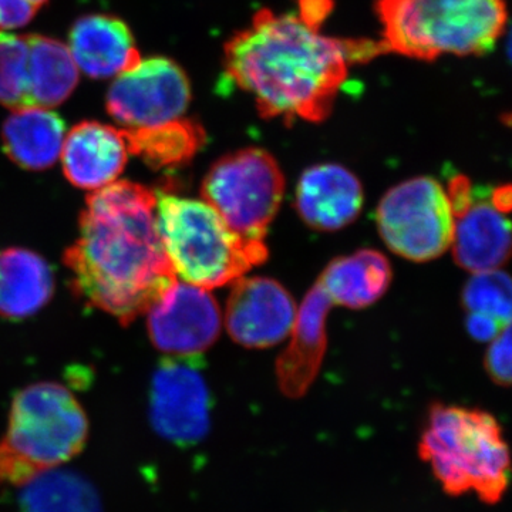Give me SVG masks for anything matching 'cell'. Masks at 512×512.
I'll return each instance as SVG.
<instances>
[{"mask_svg":"<svg viewBox=\"0 0 512 512\" xmlns=\"http://www.w3.org/2000/svg\"><path fill=\"white\" fill-rule=\"evenodd\" d=\"M382 42L338 39L298 15L259 10L228 40V79L254 97L264 119L320 123L328 119L352 64L386 55Z\"/></svg>","mask_w":512,"mask_h":512,"instance_id":"cell-1","label":"cell"},{"mask_svg":"<svg viewBox=\"0 0 512 512\" xmlns=\"http://www.w3.org/2000/svg\"><path fill=\"white\" fill-rule=\"evenodd\" d=\"M74 293L123 325L146 313L174 281L156 220V192L131 181L93 191L79 237L64 254Z\"/></svg>","mask_w":512,"mask_h":512,"instance_id":"cell-2","label":"cell"},{"mask_svg":"<svg viewBox=\"0 0 512 512\" xmlns=\"http://www.w3.org/2000/svg\"><path fill=\"white\" fill-rule=\"evenodd\" d=\"M419 454L447 494L473 493L487 504L503 500L510 481V451L500 423L490 413L434 404Z\"/></svg>","mask_w":512,"mask_h":512,"instance_id":"cell-3","label":"cell"},{"mask_svg":"<svg viewBox=\"0 0 512 512\" xmlns=\"http://www.w3.org/2000/svg\"><path fill=\"white\" fill-rule=\"evenodd\" d=\"M384 49L410 59L481 56L507 23L504 0H377Z\"/></svg>","mask_w":512,"mask_h":512,"instance_id":"cell-4","label":"cell"},{"mask_svg":"<svg viewBox=\"0 0 512 512\" xmlns=\"http://www.w3.org/2000/svg\"><path fill=\"white\" fill-rule=\"evenodd\" d=\"M156 220L171 268L187 284L221 288L268 258L265 242L239 237L204 200L158 191Z\"/></svg>","mask_w":512,"mask_h":512,"instance_id":"cell-5","label":"cell"},{"mask_svg":"<svg viewBox=\"0 0 512 512\" xmlns=\"http://www.w3.org/2000/svg\"><path fill=\"white\" fill-rule=\"evenodd\" d=\"M89 420L74 394L59 383L30 384L13 397L0 440V485H25L82 453Z\"/></svg>","mask_w":512,"mask_h":512,"instance_id":"cell-6","label":"cell"},{"mask_svg":"<svg viewBox=\"0 0 512 512\" xmlns=\"http://www.w3.org/2000/svg\"><path fill=\"white\" fill-rule=\"evenodd\" d=\"M284 188V174L274 156L264 148L248 147L212 164L201 195L239 237L265 242Z\"/></svg>","mask_w":512,"mask_h":512,"instance_id":"cell-7","label":"cell"},{"mask_svg":"<svg viewBox=\"0 0 512 512\" xmlns=\"http://www.w3.org/2000/svg\"><path fill=\"white\" fill-rule=\"evenodd\" d=\"M384 244L407 261L429 262L453 244L454 214L447 191L431 177L390 188L376 212Z\"/></svg>","mask_w":512,"mask_h":512,"instance_id":"cell-8","label":"cell"},{"mask_svg":"<svg viewBox=\"0 0 512 512\" xmlns=\"http://www.w3.org/2000/svg\"><path fill=\"white\" fill-rule=\"evenodd\" d=\"M191 99L183 67L168 57L154 56L116 77L107 92L106 109L124 128L151 127L183 117Z\"/></svg>","mask_w":512,"mask_h":512,"instance_id":"cell-9","label":"cell"},{"mask_svg":"<svg viewBox=\"0 0 512 512\" xmlns=\"http://www.w3.org/2000/svg\"><path fill=\"white\" fill-rule=\"evenodd\" d=\"M211 397L197 366V357H164L158 363L150 392L154 430L178 446H191L210 430Z\"/></svg>","mask_w":512,"mask_h":512,"instance_id":"cell-10","label":"cell"},{"mask_svg":"<svg viewBox=\"0 0 512 512\" xmlns=\"http://www.w3.org/2000/svg\"><path fill=\"white\" fill-rule=\"evenodd\" d=\"M454 214L453 248L457 265L471 274L494 271L508 261L511 224L491 192L473 187L467 177L457 175L447 191Z\"/></svg>","mask_w":512,"mask_h":512,"instance_id":"cell-11","label":"cell"},{"mask_svg":"<svg viewBox=\"0 0 512 512\" xmlns=\"http://www.w3.org/2000/svg\"><path fill=\"white\" fill-rule=\"evenodd\" d=\"M146 313L151 343L167 356H200L221 333L220 306L212 293L178 279Z\"/></svg>","mask_w":512,"mask_h":512,"instance_id":"cell-12","label":"cell"},{"mask_svg":"<svg viewBox=\"0 0 512 512\" xmlns=\"http://www.w3.org/2000/svg\"><path fill=\"white\" fill-rule=\"evenodd\" d=\"M298 306L278 281L242 276L232 282L225 312L229 336L249 349L279 345L291 335Z\"/></svg>","mask_w":512,"mask_h":512,"instance_id":"cell-13","label":"cell"},{"mask_svg":"<svg viewBox=\"0 0 512 512\" xmlns=\"http://www.w3.org/2000/svg\"><path fill=\"white\" fill-rule=\"evenodd\" d=\"M130 156L124 130L94 120L76 124L60 153L67 180L87 191L116 183Z\"/></svg>","mask_w":512,"mask_h":512,"instance_id":"cell-14","label":"cell"},{"mask_svg":"<svg viewBox=\"0 0 512 512\" xmlns=\"http://www.w3.org/2000/svg\"><path fill=\"white\" fill-rule=\"evenodd\" d=\"M362 183L343 165L309 167L296 187V210L306 225L318 231H339L362 212Z\"/></svg>","mask_w":512,"mask_h":512,"instance_id":"cell-15","label":"cell"},{"mask_svg":"<svg viewBox=\"0 0 512 512\" xmlns=\"http://www.w3.org/2000/svg\"><path fill=\"white\" fill-rule=\"evenodd\" d=\"M318 282L296 313L291 342L276 362V379L285 396L299 399L318 376L326 350V318L332 309Z\"/></svg>","mask_w":512,"mask_h":512,"instance_id":"cell-16","label":"cell"},{"mask_svg":"<svg viewBox=\"0 0 512 512\" xmlns=\"http://www.w3.org/2000/svg\"><path fill=\"white\" fill-rule=\"evenodd\" d=\"M69 50L79 70L92 79H111L140 63L136 39L123 19L106 13L84 15L73 23Z\"/></svg>","mask_w":512,"mask_h":512,"instance_id":"cell-17","label":"cell"},{"mask_svg":"<svg viewBox=\"0 0 512 512\" xmlns=\"http://www.w3.org/2000/svg\"><path fill=\"white\" fill-rule=\"evenodd\" d=\"M55 278L43 256L25 248L0 251V316L28 319L50 302Z\"/></svg>","mask_w":512,"mask_h":512,"instance_id":"cell-18","label":"cell"},{"mask_svg":"<svg viewBox=\"0 0 512 512\" xmlns=\"http://www.w3.org/2000/svg\"><path fill=\"white\" fill-rule=\"evenodd\" d=\"M66 124L52 109L15 110L2 127V147L23 170L45 171L60 158Z\"/></svg>","mask_w":512,"mask_h":512,"instance_id":"cell-19","label":"cell"},{"mask_svg":"<svg viewBox=\"0 0 512 512\" xmlns=\"http://www.w3.org/2000/svg\"><path fill=\"white\" fill-rule=\"evenodd\" d=\"M392 268L386 256L373 249H362L342 256L326 266L318 284L333 306L363 309L373 305L389 289Z\"/></svg>","mask_w":512,"mask_h":512,"instance_id":"cell-20","label":"cell"},{"mask_svg":"<svg viewBox=\"0 0 512 512\" xmlns=\"http://www.w3.org/2000/svg\"><path fill=\"white\" fill-rule=\"evenodd\" d=\"M131 156L140 157L154 170L190 163L204 147V127L194 119H175L157 126L123 128Z\"/></svg>","mask_w":512,"mask_h":512,"instance_id":"cell-21","label":"cell"},{"mask_svg":"<svg viewBox=\"0 0 512 512\" xmlns=\"http://www.w3.org/2000/svg\"><path fill=\"white\" fill-rule=\"evenodd\" d=\"M29 47V97L32 107L53 109L79 84V67L69 47L53 37L25 35Z\"/></svg>","mask_w":512,"mask_h":512,"instance_id":"cell-22","label":"cell"},{"mask_svg":"<svg viewBox=\"0 0 512 512\" xmlns=\"http://www.w3.org/2000/svg\"><path fill=\"white\" fill-rule=\"evenodd\" d=\"M22 487L20 512H103L96 488L74 471L55 468Z\"/></svg>","mask_w":512,"mask_h":512,"instance_id":"cell-23","label":"cell"},{"mask_svg":"<svg viewBox=\"0 0 512 512\" xmlns=\"http://www.w3.org/2000/svg\"><path fill=\"white\" fill-rule=\"evenodd\" d=\"M26 36L0 32V104L10 110L32 107Z\"/></svg>","mask_w":512,"mask_h":512,"instance_id":"cell-24","label":"cell"},{"mask_svg":"<svg viewBox=\"0 0 512 512\" xmlns=\"http://www.w3.org/2000/svg\"><path fill=\"white\" fill-rule=\"evenodd\" d=\"M463 303L467 313L490 316L504 326H510V276L501 269L473 274L464 288Z\"/></svg>","mask_w":512,"mask_h":512,"instance_id":"cell-25","label":"cell"},{"mask_svg":"<svg viewBox=\"0 0 512 512\" xmlns=\"http://www.w3.org/2000/svg\"><path fill=\"white\" fill-rule=\"evenodd\" d=\"M488 375L498 386L511 384V326L505 328L497 338L491 340L485 356Z\"/></svg>","mask_w":512,"mask_h":512,"instance_id":"cell-26","label":"cell"},{"mask_svg":"<svg viewBox=\"0 0 512 512\" xmlns=\"http://www.w3.org/2000/svg\"><path fill=\"white\" fill-rule=\"evenodd\" d=\"M37 10L39 8L29 0H0V32H12L29 25Z\"/></svg>","mask_w":512,"mask_h":512,"instance_id":"cell-27","label":"cell"},{"mask_svg":"<svg viewBox=\"0 0 512 512\" xmlns=\"http://www.w3.org/2000/svg\"><path fill=\"white\" fill-rule=\"evenodd\" d=\"M466 323L471 338L478 340V342H491L505 328H508L498 320L490 318V316L478 315V313H467Z\"/></svg>","mask_w":512,"mask_h":512,"instance_id":"cell-28","label":"cell"},{"mask_svg":"<svg viewBox=\"0 0 512 512\" xmlns=\"http://www.w3.org/2000/svg\"><path fill=\"white\" fill-rule=\"evenodd\" d=\"M332 9V0H299L298 16L308 25L320 28Z\"/></svg>","mask_w":512,"mask_h":512,"instance_id":"cell-29","label":"cell"},{"mask_svg":"<svg viewBox=\"0 0 512 512\" xmlns=\"http://www.w3.org/2000/svg\"><path fill=\"white\" fill-rule=\"evenodd\" d=\"M30 3H33V5L36 6V8H42V6H45L49 0H29Z\"/></svg>","mask_w":512,"mask_h":512,"instance_id":"cell-30","label":"cell"}]
</instances>
